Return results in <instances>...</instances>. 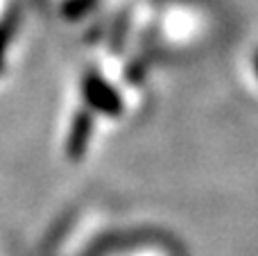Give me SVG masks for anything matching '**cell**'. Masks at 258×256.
I'll use <instances>...</instances> for the list:
<instances>
[{
    "label": "cell",
    "mask_w": 258,
    "mask_h": 256,
    "mask_svg": "<svg viewBox=\"0 0 258 256\" xmlns=\"http://www.w3.org/2000/svg\"><path fill=\"white\" fill-rule=\"evenodd\" d=\"M84 91H86L89 102L93 104L95 109L107 111V113L120 111V100H118V95L113 93V91L109 89L102 80H98V77H89V80H86V89Z\"/></svg>",
    "instance_id": "obj_1"
},
{
    "label": "cell",
    "mask_w": 258,
    "mask_h": 256,
    "mask_svg": "<svg viewBox=\"0 0 258 256\" xmlns=\"http://www.w3.org/2000/svg\"><path fill=\"white\" fill-rule=\"evenodd\" d=\"M91 136V116L89 113H80L73 122V132H71V141H68V154L73 159H80V154L86 150Z\"/></svg>",
    "instance_id": "obj_2"
},
{
    "label": "cell",
    "mask_w": 258,
    "mask_h": 256,
    "mask_svg": "<svg viewBox=\"0 0 258 256\" xmlns=\"http://www.w3.org/2000/svg\"><path fill=\"white\" fill-rule=\"evenodd\" d=\"M256 68H258V59H256Z\"/></svg>",
    "instance_id": "obj_3"
}]
</instances>
